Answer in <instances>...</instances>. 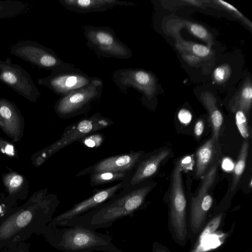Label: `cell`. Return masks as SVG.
I'll return each mask as SVG.
<instances>
[{
    "instance_id": "6da1fadb",
    "label": "cell",
    "mask_w": 252,
    "mask_h": 252,
    "mask_svg": "<svg viewBox=\"0 0 252 252\" xmlns=\"http://www.w3.org/2000/svg\"><path fill=\"white\" fill-rule=\"evenodd\" d=\"M182 168L179 162L173 171L169 195L168 224L171 236L178 244L186 245L189 236L187 201L182 186Z\"/></svg>"
},
{
    "instance_id": "7a4b0ae2",
    "label": "cell",
    "mask_w": 252,
    "mask_h": 252,
    "mask_svg": "<svg viewBox=\"0 0 252 252\" xmlns=\"http://www.w3.org/2000/svg\"><path fill=\"white\" fill-rule=\"evenodd\" d=\"M83 33L87 45L100 56L119 59H129L132 56L131 50L110 27L86 25Z\"/></svg>"
},
{
    "instance_id": "3957f363",
    "label": "cell",
    "mask_w": 252,
    "mask_h": 252,
    "mask_svg": "<svg viewBox=\"0 0 252 252\" xmlns=\"http://www.w3.org/2000/svg\"><path fill=\"white\" fill-rule=\"evenodd\" d=\"M94 78L65 62L53 69L49 76L39 79L37 83L63 96L87 86Z\"/></svg>"
},
{
    "instance_id": "277c9868",
    "label": "cell",
    "mask_w": 252,
    "mask_h": 252,
    "mask_svg": "<svg viewBox=\"0 0 252 252\" xmlns=\"http://www.w3.org/2000/svg\"><path fill=\"white\" fill-rule=\"evenodd\" d=\"M103 87L102 79L94 77L90 84L62 96L55 105L56 112L64 117L77 113L99 98Z\"/></svg>"
},
{
    "instance_id": "5b68a950",
    "label": "cell",
    "mask_w": 252,
    "mask_h": 252,
    "mask_svg": "<svg viewBox=\"0 0 252 252\" xmlns=\"http://www.w3.org/2000/svg\"><path fill=\"white\" fill-rule=\"evenodd\" d=\"M0 81L31 101L35 102L40 96L28 72L9 58L0 60Z\"/></svg>"
},
{
    "instance_id": "8992f818",
    "label": "cell",
    "mask_w": 252,
    "mask_h": 252,
    "mask_svg": "<svg viewBox=\"0 0 252 252\" xmlns=\"http://www.w3.org/2000/svg\"><path fill=\"white\" fill-rule=\"evenodd\" d=\"M152 188L144 186L128 192L101 209L94 217V223H106L131 214L142 205Z\"/></svg>"
},
{
    "instance_id": "52a82bcc",
    "label": "cell",
    "mask_w": 252,
    "mask_h": 252,
    "mask_svg": "<svg viewBox=\"0 0 252 252\" xmlns=\"http://www.w3.org/2000/svg\"><path fill=\"white\" fill-rule=\"evenodd\" d=\"M217 169L213 166L206 173L197 195L191 199L189 222L193 233H198L202 229L213 205V199L208 191L215 181Z\"/></svg>"
},
{
    "instance_id": "ba28073f",
    "label": "cell",
    "mask_w": 252,
    "mask_h": 252,
    "mask_svg": "<svg viewBox=\"0 0 252 252\" xmlns=\"http://www.w3.org/2000/svg\"><path fill=\"white\" fill-rule=\"evenodd\" d=\"M9 51L14 56L45 69L52 70L65 63L53 50L32 41L18 42Z\"/></svg>"
},
{
    "instance_id": "9c48e42d",
    "label": "cell",
    "mask_w": 252,
    "mask_h": 252,
    "mask_svg": "<svg viewBox=\"0 0 252 252\" xmlns=\"http://www.w3.org/2000/svg\"><path fill=\"white\" fill-rule=\"evenodd\" d=\"M113 80L123 92L130 88L137 89L150 99L155 89L153 75L148 71L138 68H126L115 70L112 74Z\"/></svg>"
},
{
    "instance_id": "30bf717a",
    "label": "cell",
    "mask_w": 252,
    "mask_h": 252,
    "mask_svg": "<svg viewBox=\"0 0 252 252\" xmlns=\"http://www.w3.org/2000/svg\"><path fill=\"white\" fill-rule=\"evenodd\" d=\"M108 125V120L102 118L98 114L81 120L72 126L63 135L61 138L54 143L49 150V155L79 139L83 138L89 133L103 128Z\"/></svg>"
},
{
    "instance_id": "8fae6325",
    "label": "cell",
    "mask_w": 252,
    "mask_h": 252,
    "mask_svg": "<svg viewBox=\"0 0 252 252\" xmlns=\"http://www.w3.org/2000/svg\"><path fill=\"white\" fill-rule=\"evenodd\" d=\"M68 10L79 13L103 12L118 6H134V3L118 0H58Z\"/></svg>"
},
{
    "instance_id": "7c38bea8",
    "label": "cell",
    "mask_w": 252,
    "mask_h": 252,
    "mask_svg": "<svg viewBox=\"0 0 252 252\" xmlns=\"http://www.w3.org/2000/svg\"><path fill=\"white\" fill-rule=\"evenodd\" d=\"M122 181L108 188L99 190L89 198L76 204L71 209L57 217L56 221L70 219L96 206L113 196L125 184Z\"/></svg>"
},
{
    "instance_id": "4fadbf2b",
    "label": "cell",
    "mask_w": 252,
    "mask_h": 252,
    "mask_svg": "<svg viewBox=\"0 0 252 252\" xmlns=\"http://www.w3.org/2000/svg\"><path fill=\"white\" fill-rule=\"evenodd\" d=\"M142 154L143 152L140 151L106 158L94 166L93 172H128L134 166Z\"/></svg>"
},
{
    "instance_id": "5bb4252c",
    "label": "cell",
    "mask_w": 252,
    "mask_h": 252,
    "mask_svg": "<svg viewBox=\"0 0 252 252\" xmlns=\"http://www.w3.org/2000/svg\"><path fill=\"white\" fill-rule=\"evenodd\" d=\"M100 239L93 232L82 228L70 229L64 234L61 245L70 250H79L96 246Z\"/></svg>"
},
{
    "instance_id": "9a60e30c",
    "label": "cell",
    "mask_w": 252,
    "mask_h": 252,
    "mask_svg": "<svg viewBox=\"0 0 252 252\" xmlns=\"http://www.w3.org/2000/svg\"><path fill=\"white\" fill-rule=\"evenodd\" d=\"M169 153L168 150H162L141 161L129 181V186L136 185L154 175Z\"/></svg>"
},
{
    "instance_id": "2e32d148",
    "label": "cell",
    "mask_w": 252,
    "mask_h": 252,
    "mask_svg": "<svg viewBox=\"0 0 252 252\" xmlns=\"http://www.w3.org/2000/svg\"><path fill=\"white\" fill-rule=\"evenodd\" d=\"M214 140L212 138L207 141L197 151L195 175L201 177L211 161L214 153Z\"/></svg>"
},
{
    "instance_id": "e0dca14e",
    "label": "cell",
    "mask_w": 252,
    "mask_h": 252,
    "mask_svg": "<svg viewBox=\"0 0 252 252\" xmlns=\"http://www.w3.org/2000/svg\"><path fill=\"white\" fill-rule=\"evenodd\" d=\"M27 5L17 0H0V19L14 17L23 13Z\"/></svg>"
},
{
    "instance_id": "ac0fdd59",
    "label": "cell",
    "mask_w": 252,
    "mask_h": 252,
    "mask_svg": "<svg viewBox=\"0 0 252 252\" xmlns=\"http://www.w3.org/2000/svg\"><path fill=\"white\" fill-rule=\"evenodd\" d=\"M249 148V143L245 141L242 145L238 158L233 170V176L231 190H233L237 187L245 168L246 162Z\"/></svg>"
},
{
    "instance_id": "d6986e66",
    "label": "cell",
    "mask_w": 252,
    "mask_h": 252,
    "mask_svg": "<svg viewBox=\"0 0 252 252\" xmlns=\"http://www.w3.org/2000/svg\"><path fill=\"white\" fill-rule=\"evenodd\" d=\"M127 173L111 171L93 172L91 176V185L92 186H98L121 180L126 177Z\"/></svg>"
},
{
    "instance_id": "ffe728a7",
    "label": "cell",
    "mask_w": 252,
    "mask_h": 252,
    "mask_svg": "<svg viewBox=\"0 0 252 252\" xmlns=\"http://www.w3.org/2000/svg\"><path fill=\"white\" fill-rule=\"evenodd\" d=\"M205 103L209 111L212 127V138L215 141L218 139L220 130L223 122V117L213 100L207 99Z\"/></svg>"
},
{
    "instance_id": "44dd1931",
    "label": "cell",
    "mask_w": 252,
    "mask_h": 252,
    "mask_svg": "<svg viewBox=\"0 0 252 252\" xmlns=\"http://www.w3.org/2000/svg\"><path fill=\"white\" fill-rule=\"evenodd\" d=\"M223 217V213H220L213 217L199 232L193 247L199 246L206 239L213 235L220 226Z\"/></svg>"
},
{
    "instance_id": "7402d4cb",
    "label": "cell",
    "mask_w": 252,
    "mask_h": 252,
    "mask_svg": "<svg viewBox=\"0 0 252 252\" xmlns=\"http://www.w3.org/2000/svg\"><path fill=\"white\" fill-rule=\"evenodd\" d=\"M235 121L241 136L244 138H247L249 136V131L245 113L241 110H238L235 114Z\"/></svg>"
},
{
    "instance_id": "603a6c76",
    "label": "cell",
    "mask_w": 252,
    "mask_h": 252,
    "mask_svg": "<svg viewBox=\"0 0 252 252\" xmlns=\"http://www.w3.org/2000/svg\"><path fill=\"white\" fill-rule=\"evenodd\" d=\"M252 99V88L248 86L243 89L240 97V108L245 113L248 112L250 108Z\"/></svg>"
},
{
    "instance_id": "cb8c5ba5",
    "label": "cell",
    "mask_w": 252,
    "mask_h": 252,
    "mask_svg": "<svg viewBox=\"0 0 252 252\" xmlns=\"http://www.w3.org/2000/svg\"><path fill=\"white\" fill-rule=\"evenodd\" d=\"M188 28L190 32L196 37L206 40L209 38V33L205 28L195 23H189Z\"/></svg>"
},
{
    "instance_id": "d4e9b609",
    "label": "cell",
    "mask_w": 252,
    "mask_h": 252,
    "mask_svg": "<svg viewBox=\"0 0 252 252\" xmlns=\"http://www.w3.org/2000/svg\"><path fill=\"white\" fill-rule=\"evenodd\" d=\"M103 140L102 137L99 134H93L83 138V143L89 148H95L100 145Z\"/></svg>"
},
{
    "instance_id": "484cf974",
    "label": "cell",
    "mask_w": 252,
    "mask_h": 252,
    "mask_svg": "<svg viewBox=\"0 0 252 252\" xmlns=\"http://www.w3.org/2000/svg\"><path fill=\"white\" fill-rule=\"evenodd\" d=\"M191 50L195 55L200 58L208 56L211 52L208 47L199 44H193L191 46Z\"/></svg>"
},
{
    "instance_id": "4316f807",
    "label": "cell",
    "mask_w": 252,
    "mask_h": 252,
    "mask_svg": "<svg viewBox=\"0 0 252 252\" xmlns=\"http://www.w3.org/2000/svg\"><path fill=\"white\" fill-rule=\"evenodd\" d=\"M228 67L225 66H219L214 72V77L218 82H222L228 75Z\"/></svg>"
},
{
    "instance_id": "83f0119b",
    "label": "cell",
    "mask_w": 252,
    "mask_h": 252,
    "mask_svg": "<svg viewBox=\"0 0 252 252\" xmlns=\"http://www.w3.org/2000/svg\"><path fill=\"white\" fill-rule=\"evenodd\" d=\"M2 252H30L29 245L25 242L19 243L9 248L4 249Z\"/></svg>"
},
{
    "instance_id": "f1b7e54d",
    "label": "cell",
    "mask_w": 252,
    "mask_h": 252,
    "mask_svg": "<svg viewBox=\"0 0 252 252\" xmlns=\"http://www.w3.org/2000/svg\"><path fill=\"white\" fill-rule=\"evenodd\" d=\"M217 2H219L220 4H221L227 10L233 12V13L236 15V16H238L241 18H242L243 19L247 20L245 19V17L242 15V14L240 11H239L235 7H234L230 4L221 0H219L217 1Z\"/></svg>"
},
{
    "instance_id": "f546056e",
    "label": "cell",
    "mask_w": 252,
    "mask_h": 252,
    "mask_svg": "<svg viewBox=\"0 0 252 252\" xmlns=\"http://www.w3.org/2000/svg\"><path fill=\"white\" fill-rule=\"evenodd\" d=\"M178 118L181 122L184 124L189 123L191 119V115L189 111L186 109L181 110L178 114Z\"/></svg>"
},
{
    "instance_id": "4dcf8cb0",
    "label": "cell",
    "mask_w": 252,
    "mask_h": 252,
    "mask_svg": "<svg viewBox=\"0 0 252 252\" xmlns=\"http://www.w3.org/2000/svg\"><path fill=\"white\" fill-rule=\"evenodd\" d=\"M204 129V123L202 120H198L195 124L194 128V134L196 137H199Z\"/></svg>"
},
{
    "instance_id": "1f68e13d",
    "label": "cell",
    "mask_w": 252,
    "mask_h": 252,
    "mask_svg": "<svg viewBox=\"0 0 252 252\" xmlns=\"http://www.w3.org/2000/svg\"><path fill=\"white\" fill-rule=\"evenodd\" d=\"M23 182V177L20 175H16L11 179L9 182V185L12 188H16L20 186Z\"/></svg>"
},
{
    "instance_id": "d6a6232c",
    "label": "cell",
    "mask_w": 252,
    "mask_h": 252,
    "mask_svg": "<svg viewBox=\"0 0 252 252\" xmlns=\"http://www.w3.org/2000/svg\"><path fill=\"white\" fill-rule=\"evenodd\" d=\"M153 252H171L166 246L158 242L153 243Z\"/></svg>"
},
{
    "instance_id": "836d02e7",
    "label": "cell",
    "mask_w": 252,
    "mask_h": 252,
    "mask_svg": "<svg viewBox=\"0 0 252 252\" xmlns=\"http://www.w3.org/2000/svg\"><path fill=\"white\" fill-rule=\"evenodd\" d=\"M9 212L8 207L3 203H0V220Z\"/></svg>"
},
{
    "instance_id": "e575fe53",
    "label": "cell",
    "mask_w": 252,
    "mask_h": 252,
    "mask_svg": "<svg viewBox=\"0 0 252 252\" xmlns=\"http://www.w3.org/2000/svg\"></svg>"
}]
</instances>
